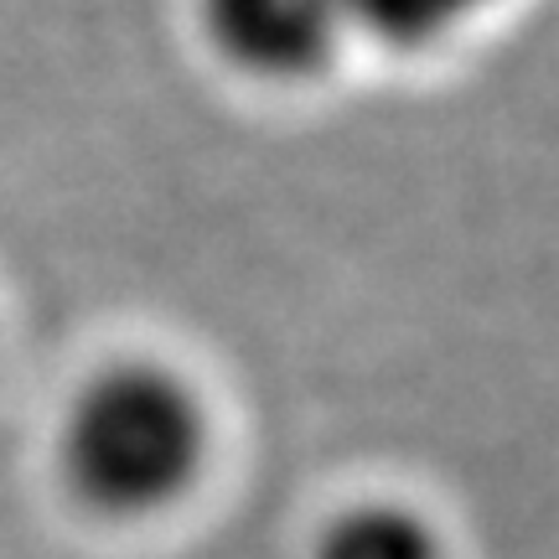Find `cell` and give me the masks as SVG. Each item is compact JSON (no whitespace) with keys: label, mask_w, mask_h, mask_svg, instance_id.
<instances>
[{"label":"cell","mask_w":559,"mask_h":559,"mask_svg":"<svg viewBox=\"0 0 559 559\" xmlns=\"http://www.w3.org/2000/svg\"><path fill=\"white\" fill-rule=\"evenodd\" d=\"M213 415L171 362L124 358L83 383L58 430L68 492L104 519H156L207 472Z\"/></svg>","instance_id":"1"},{"label":"cell","mask_w":559,"mask_h":559,"mask_svg":"<svg viewBox=\"0 0 559 559\" xmlns=\"http://www.w3.org/2000/svg\"><path fill=\"white\" fill-rule=\"evenodd\" d=\"M198 16L213 52L260 83L321 79L353 37V0H198Z\"/></svg>","instance_id":"2"},{"label":"cell","mask_w":559,"mask_h":559,"mask_svg":"<svg viewBox=\"0 0 559 559\" xmlns=\"http://www.w3.org/2000/svg\"><path fill=\"white\" fill-rule=\"evenodd\" d=\"M311 559H445V544L419 508L394 498H368L342 508L321 528Z\"/></svg>","instance_id":"3"},{"label":"cell","mask_w":559,"mask_h":559,"mask_svg":"<svg viewBox=\"0 0 559 559\" xmlns=\"http://www.w3.org/2000/svg\"><path fill=\"white\" fill-rule=\"evenodd\" d=\"M498 0H353V32L389 52H436Z\"/></svg>","instance_id":"4"}]
</instances>
